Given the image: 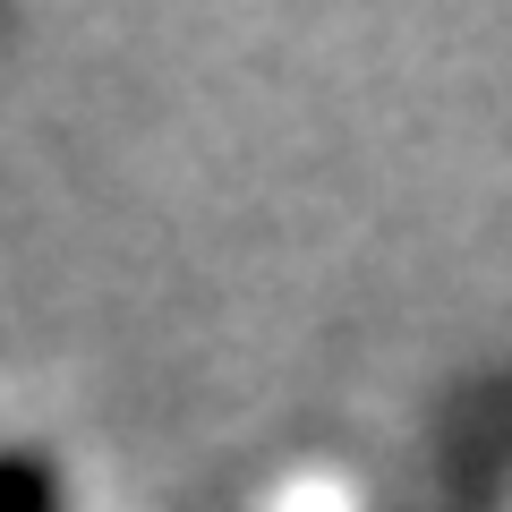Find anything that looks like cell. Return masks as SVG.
Returning <instances> with one entry per match:
<instances>
[{
    "label": "cell",
    "instance_id": "6da1fadb",
    "mask_svg": "<svg viewBox=\"0 0 512 512\" xmlns=\"http://www.w3.org/2000/svg\"><path fill=\"white\" fill-rule=\"evenodd\" d=\"M0 512H52V461L0 444Z\"/></svg>",
    "mask_w": 512,
    "mask_h": 512
}]
</instances>
